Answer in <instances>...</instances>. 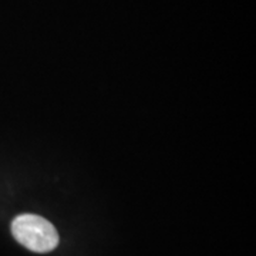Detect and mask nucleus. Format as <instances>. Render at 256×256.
Listing matches in <instances>:
<instances>
[{
    "instance_id": "nucleus-1",
    "label": "nucleus",
    "mask_w": 256,
    "mask_h": 256,
    "mask_svg": "<svg viewBox=\"0 0 256 256\" xmlns=\"http://www.w3.org/2000/svg\"><path fill=\"white\" fill-rule=\"evenodd\" d=\"M12 234L20 245L32 252L46 254L58 245V234L54 225L40 215L23 214L12 222Z\"/></svg>"
}]
</instances>
